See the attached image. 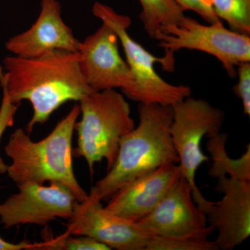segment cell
<instances>
[{
	"label": "cell",
	"mask_w": 250,
	"mask_h": 250,
	"mask_svg": "<svg viewBox=\"0 0 250 250\" xmlns=\"http://www.w3.org/2000/svg\"><path fill=\"white\" fill-rule=\"evenodd\" d=\"M41 250H109L108 247L90 237L74 236L65 233L62 236H50L45 232Z\"/></svg>",
	"instance_id": "obj_19"
},
{
	"label": "cell",
	"mask_w": 250,
	"mask_h": 250,
	"mask_svg": "<svg viewBox=\"0 0 250 250\" xmlns=\"http://www.w3.org/2000/svg\"><path fill=\"white\" fill-rule=\"evenodd\" d=\"M80 108L75 104L65 118L43 139L31 140L21 128L10 136L4 152L11 160L6 174L16 184L32 182H59L68 187L78 202L88 194L78 182L74 172L72 136Z\"/></svg>",
	"instance_id": "obj_3"
},
{
	"label": "cell",
	"mask_w": 250,
	"mask_h": 250,
	"mask_svg": "<svg viewBox=\"0 0 250 250\" xmlns=\"http://www.w3.org/2000/svg\"><path fill=\"white\" fill-rule=\"evenodd\" d=\"M140 20L147 35L154 39L161 27L177 25L186 17L175 0H139Z\"/></svg>",
	"instance_id": "obj_16"
},
{
	"label": "cell",
	"mask_w": 250,
	"mask_h": 250,
	"mask_svg": "<svg viewBox=\"0 0 250 250\" xmlns=\"http://www.w3.org/2000/svg\"><path fill=\"white\" fill-rule=\"evenodd\" d=\"M0 86L11 101L31 103L33 115L27 125L30 134L67 102H80L93 90L81 72L77 52L57 50L39 57L11 55L0 65Z\"/></svg>",
	"instance_id": "obj_1"
},
{
	"label": "cell",
	"mask_w": 250,
	"mask_h": 250,
	"mask_svg": "<svg viewBox=\"0 0 250 250\" xmlns=\"http://www.w3.org/2000/svg\"><path fill=\"white\" fill-rule=\"evenodd\" d=\"M79 103L82 118L75 123L77 146L72 154L85 159L93 176L96 163L105 160L107 171L111 169L121 140L135 123L129 103L116 90L93 92Z\"/></svg>",
	"instance_id": "obj_4"
},
{
	"label": "cell",
	"mask_w": 250,
	"mask_h": 250,
	"mask_svg": "<svg viewBox=\"0 0 250 250\" xmlns=\"http://www.w3.org/2000/svg\"><path fill=\"white\" fill-rule=\"evenodd\" d=\"M18 192L0 204V223L5 229L20 225L46 227L57 218L68 220L77 200L63 184L27 182L17 184Z\"/></svg>",
	"instance_id": "obj_8"
},
{
	"label": "cell",
	"mask_w": 250,
	"mask_h": 250,
	"mask_svg": "<svg viewBox=\"0 0 250 250\" xmlns=\"http://www.w3.org/2000/svg\"><path fill=\"white\" fill-rule=\"evenodd\" d=\"M119 43L115 31L104 23L81 41L77 52L81 72L94 91L121 88L125 95L134 86V77L120 53Z\"/></svg>",
	"instance_id": "obj_10"
},
{
	"label": "cell",
	"mask_w": 250,
	"mask_h": 250,
	"mask_svg": "<svg viewBox=\"0 0 250 250\" xmlns=\"http://www.w3.org/2000/svg\"><path fill=\"white\" fill-rule=\"evenodd\" d=\"M137 223L149 235L172 236L202 229L207 226V219L194 202L191 187L182 176L155 208Z\"/></svg>",
	"instance_id": "obj_14"
},
{
	"label": "cell",
	"mask_w": 250,
	"mask_h": 250,
	"mask_svg": "<svg viewBox=\"0 0 250 250\" xmlns=\"http://www.w3.org/2000/svg\"><path fill=\"white\" fill-rule=\"evenodd\" d=\"M139 125L121 140L113 166L90 188L103 201L133 179L179 163L170 131L172 106L139 104Z\"/></svg>",
	"instance_id": "obj_2"
},
{
	"label": "cell",
	"mask_w": 250,
	"mask_h": 250,
	"mask_svg": "<svg viewBox=\"0 0 250 250\" xmlns=\"http://www.w3.org/2000/svg\"><path fill=\"white\" fill-rule=\"evenodd\" d=\"M172 108L171 139L179 158L181 173L191 187L194 202L206 214L213 202L204 197L195 183L199 167L210 159L202 150L201 143L205 136L209 138L220 132L225 113L206 100L191 96Z\"/></svg>",
	"instance_id": "obj_6"
},
{
	"label": "cell",
	"mask_w": 250,
	"mask_h": 250,
	"mask_svg": "<svg viewBox=\"0 0 250 250\" xmlns=\"http://www.w3.org/2000/svg\"><path fill=\"white\" fill-rule=\"evenodd\" d=\"M181 177L178 164L161 166L121 187L105 208L122 218L139 221L155 208Z\"/></svg>",
	"instance_id": "obj_13"
},
{
	"label": "cell",
	"mask_w": 250,
	"mask_h": 250,
	"mask_svg": "<svg viewBox=\"0 0 250 250\" xmlns=\"http://www.w3.org/2000/svg\"><path fill=\"white\" fill-rule=\"evenodd\" d=\"M175 1L184 11H193L208 24L222 22L215 14L212 0H175Z\"/></svg>",
	"instance_id": "obj_22"
},
{
	"label": "cell",
	"mask_w": 250,
	"mask_h": 250,
	"mask_svg": "<svg viewBox=\"0 0 250 250\" xmlns=\"http://www.w3.org/2000/svg\"><path fill=\"white\" fill-rule=\"evenodd\" d=\"M154 39L169 57L184 49L213 56L231 78L236 76L238 65L250 62V35L227 29L222 22L202 24L186 16L177 25L161 27Z\"/></svg>",
	"instance_id": "obj_7"
},
{
	"label": "cell",
	"mask_w": 250,
	"mask_h": 250,
	"mask_svg": "<svg viewBox=\"0 0 250 250\" xmlns=\"http://www.w3.org/2000/svg\"><path fill=\"white\" fill-rule=\"evenodd\" d=\"M92 11L95 17L115 31L124 50L134 79V86L125 95L126 98L143 104L172 106L191 96L190 87L171 84L159 76L154 67L156 64H161L167 71H173L174 57L166 54L156 57L134 40L128 33L131 24L129 16L118 14L108 5L99 1L93 4Z\"/></svg>",
	"instance_id": "obj_5"
},
{
	"label": "cell",
	"mask_w": 250,
	"mask_h": 250,
	"mask_svg": "<svg viewBox=\"0 0 250 250\" xmlns=\"http://www.w3.org/2000/svg\"><path fill=\"white\" fill-rule=\"evenodd\" d=\"M102 202L92 191L83 201L77 202L65 233L90 237L111 250H146L150 235L137 222L110 212Z\"/></svg>",
	"instance_id": "obj_9"
},
{
	"label": "cell",
	"mask_w": 250,
	"mask_h": 250,
	"mask_svg": "<svg viewBox=\"0 0 250 250\" xmlns=\"http://www.w3.org/2000/svg\"><path fill=\"white\" fill-rule=\"evenodd\" d=\"M236 75L238 83L233 87L235 95L241 100L243 112L246 116L250 115V62H242L238 65Z\"/></svg>",
	"instance_id": "obj_21"
},
{
	"label": "cell",
	"mask_w": 250,
	"mask_h": 250,
	"mask_svg": "<svg viewBox=\"0 0 250 250\" xmlns=\"http://www.w3.org/2000/svg\"><path fill=\"white\" fill-rule=\"evenodd\" d=\"M41 250V243H31L23 241L18 243L5 241L0 236V250Z\"/></svg>",
	"instance_id": "obj_23"
},
{
	"label": "cell",
	"mask_w": 250,
	"mask_h": 250,
	"mask_svg": "<svg viewBox=\"0 0 250 250\" xmlns=\"http://www.w3.org/2000/svg\"><path fill=\"white\" fill-rule=\"evenodd\" d=\"M214 231L211 226L179 236L150 235L146 250H218L215 241L208 239Z\"/></svg>",
	"instance_id": "obj_17"
},
{
	"label": "cell",
	"mask_w": 250,
	"mask_h": 250,
	"mask_svg": "<svg viewBox=\"0 0 250 250\" xmlns=\"http://www.w3.org/2000/svg\"><path fill=\"white\" fill-rule=\"evenodd\" d=\"M228 135L225 133L219 134L208 138L207 149L213 161L209 175L218 179L228 176L241 181H250V146H247L246 152L238 158L233 159L229 156L226 150Z\"/></svg>",
	"instance_id": "obj_15"
},
{
	"label": "cell",
	"mask_w": 250,
	"mask_h": 250,
	"mask_svg": "<svg viewBox=\"0 0 250 250\" xmlns=\"http://www.w3.org/2000/svg\"><path fill=\"white\" fill-rule=\"evenodd\" d=\"M215 15L230 29L250 35V0H212Z\"/></svg>",
	"instance_id": "obj_18"
},
{
	"label": "cell",
	"mask_w": 250,
	"mask_h": 250,
	"mask_svg": "<svg viewBox=\"0 0 250 250\" xmlns=\"http://www.w3.org/2000/svg\"><path fill=\"white\" fill-rule=\"evenodd\" d=\"M80 42L62 20L58 0H41L36 22L27 30L10 38L5 46L13 55L31 58L57 50L77 52Z\"/></svg>",
	"instance_id": "obj_12"
},
{
	"label": "cell",
	"mask_w": 250,
	"mask_h": 250,
	"mask_svg": "<svg viewBox=\"0 0 250 250\" xmlns=\"http://www.w3.org/2000/svg\"><path fill=\"white\" fill-rule=\"evenodd\" d=\"M215 190L223 195L208 210L207 223L217 231L218 249L232 250L250 235V181L228 176L217 179Z\"/></svg>",
	"instance_id": "obj_11"
},
{
	"label": "cell",
	"mask_w": 250,
	"mask_h": 250,
	"mask_svg": "<svg viewBox=\"0 0 250 250\" xmlns=\"http://www.w3.org/2000/svg\"><path fill=\"white\" fill-rule=\"evenodd\" d=\"M1 90L2 98L0 105V142L6 130L14 125L15 116L20 106L19 104H15L11 101L4 88H1ZM7 168V164L0 156V174H6Z\"/></svg>",
	"instance_id": "obj_20"
}]
</instances>
